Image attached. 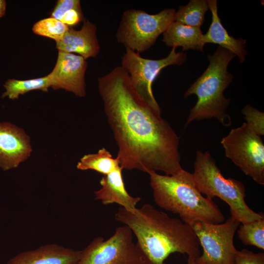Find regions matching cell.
Returning a JSON list of instances; mask_svg holds the SVG:
<instances>
[{
	"label": "cell",
	"mask_w": 264,
	"mask_h": 264,
	"mask_svg": "<svg viewBox=\"0 0 264 264\" xmlns=\"http://www.w3.org/2000/svg\"><path fill=\"white\" fill-rule=\"evenodd\" d=\"M98 88L123 169L172 175L182 169L179 137L161 112L140 96L123 68L99 77Z\"/></svg>",
	"instance_id": "obj_1"
},
{
	"label": "cell",
	"mask_w": 264,
	"mask_h": 264,
	"mask_svg": "<svg viewBox=\"0 0 264 264\" xmlns=\"http://www.w3.org/2000/svg\"><path fill=\"white\" fill-rule=\"evenodd\" d=\"M114 216L136 237L144 264H166V260L174 253L187 254L196 260L200 255L193 227L150 204L132 210L120 207Z\"/></svg>",
	"instance_id": "obj_2"
},
{
	"label": "cell",
	"mask_w": 264,
	"mask_h": 264,
	"mask_svg": "<svg viewBox=\"0 0 264 264\" xmlns=\"http://www.w3.org/2000/svg\"><path fill=\"white\" fill-rule=\"evenodd\" d=\"M148 174L154 200L160 208L178 215L191 226L197 222L218 224L224 221V216L218 206L199 192L192 173L182 168L172 175L154 171Z\"/></svg>",
	"instance_id": "obj_3"
},
{
	"label": "cell",
	"mask_w": 264,
	"mask_h": 264,
	"mask_svg": "<svg viewBox=\"0 0 264 264\" xmlns=\"http://www.w3.org/2000/svg\"><path fill=\"white\" fill-rule=\"evenodd\" d=\"M235 56L220 46L213 54L208 55V66L184 94V98L192 94L198 97L189 112L186 126L194 121L212 118H216L224 127L231 125V118L227 112L230 99L225 98L223 92L233 81V76L227 67Z\"/></svg>",
	"instance_id": "obj_4"
},
{
	"label": "cell",
	"mask_w": 264,
	"mask_h": 264,
	"mask_svg": "<svg viewBox=\"0 0 264 264\" xmlns=\"http://www.w3.org/2000/svg\"><path fill=\"white\" fill-rule=\"evenodd\" d=\"M194 165L192 175L199 192L209 199L217 197L225 202L229 206L231 217L242 224L264 218L263 213L255 212L246 204L243 183L224 177L208 151H198Z\"/></svg>",
	"instance_id": "obj_5"
},
{
	"label": "cell",
	"mask_w": 264,
	"mask_h": 264,
	"mask_svg": "<svg viewBox=\"0 0 264 264\" xmlns=\"http://www.w3.org/2000/svg\"><path fill=\"white\" fill-rule=\"evenodd\" d=\"M176 12L175 9L169 8L152 15L141 10H126L123 14L116 38L126 48L138 53L145 51L175 21Z\"/></svg>",
	"instance_id": "obj_6"
},
{
	"label": "cell",
	"mask_w": 264,
	"mask_h": 264,
	"mask_svg": "<svg viewBox=\"0 0 264 264\" xmlns=\"http://www.w3.org/2000/svg\"><path fill=\"white\" fill-rule=\"evenodd\" d=\"M220 143L225 156L246 176L264 184V144L251 126L244 122L231 130Z\"/></svg>",
	"instance_id": "obj_7"
},
{
	"label": "cell",
	"mask_w": 264,
	"mask_h": 264,
	"mask_svg": "<svg viewBox=\"0 0 264 264\" xmlns=\"http://www.w3.org/2000/svg\"><path fill=\"white\" fill-rule=\"evenodd\" d=\"M77 264H144V262L132 231L124 225L117 227L107 240L94 238L81 250Z\"/></svg>",
	"instance_id": "obj_8"
},
{
	"label": "cell",
	"mask_w": 264,
	"mask_h": 264,
	"mask_svg": "<svg viewBox=\"0 0 264 264\" xmlns=\"http://www.w3.org/2000/svg\"><path fill=\"white\" fill-rule=\"evenodd\" d=\"M240 222L232 217L220 223L197 222L192 225L203 253L198 264H235L234 237Z\"/></svg>",
	"instance_id": "obj_9"
},
{
	"label": "cell",
	"mask_w": 264,
	"mask_h": 264,
	"mask_svg": "<svg viewBox=\"0 0 264 264\" xmlns=\"http://www.w3.org/2000/svg\"><path fill=\"white\" fill-rule=\"evenodd\" d=\"M173 47L169 55L158 60L145 59L139 53L126 48L122 57L121 67L129 74L131 81L140 96L153 108L161 112L155 100L152 85L161 70L171 65H181L186 60V54L176 52Z\"/></svg>",
	"instance_id": "obj_10"
},
{
	"label": "cell",
	"mask_w": 264,
	"mask_h": 264,
	"mask_svg": "<svg viewBox=\"0 0 264 264\" xmlns=\"http://www.w3.org/2000/svg\"><path fill=\"white\" fill-rule=\"evenodd\" d=\"M87 63L83 57L59 51L56 65L49 74L51 87L63 89L83 97L86 94L85 72Z\"/></svg>",
	"instance_id": "obj_11"
},
{
	"label": "cell",
	"mask_w": 264,
	"mask_h": 264,
	"mask_svg": "<svg viewBox=\"0 0 264 264\" xmlns=\"http://www.w3.org/2000/svg\"><path fill=\"white\" fill-rule=\"evenodd\" d=\"M32 152L29 136L23 130L8 122H0V168L18 167Z\"/></svg>",
	"instance_id": "obj_12"
},
{
	"label": "cell",
	"mask_w": 264,
	"mask_h": 264,
	"mask_svg": "<svg viewBox=\"0 0 264 264\" xmlns=\"http://www.w3.org/2000/svg\"><path fill=\"white\" fill-rule=\"evenodd\" d=\"M81 253V250L48 244L20 253L6 264H77Z\"/></svg>",
	"instance_id": "obj_13"
},
{
	"label": "cell",
	"mask_w": 264,
	"mask_h": 264,
	"mask_svg": "<svg viewBox=\"0 0 264 264\" xmlns=\"http://www.w3.org/2000/svg\"><path fill=\"white\" fill-rule=\"evenodd\" d=\"M96 26L85 20L80 30L69 28L62 39L56 42L59 51L76 53L85 59L96 57L100 47L96 35Z\"/></svg>",
	"instance_id": "obj_14"
},
{
	"label": "cell",
	"mask_w": 264,
	"mask_h": 264,
	"mask_svg": "<svg viewBox=\"0 0 264 264\" xmlns=\"http://www.w3.org/2000/svg\"><path fill=\"white\" fill-rule=\"evenodd\" d=\"M122 170L120 166L102 177L100 181L101 188L94 192L95 199L104 205L116 203L126 209H134L141 198L128 193L123 179Z\"/></svg>",
	"instance_id": "obj_15"
},
{
	"label": "cell",
	"mask_w": 264,
	"mask_h": 264,
	"mask_svg": "<svg viewBox=\"0 0 264 264\" xmlns=\"http://www.w3.org/2000/svg\"><path fill=\"white\" fill-rule=\"evenodd\" d=\"M212 14V22L207 32L203 34L202 42L218 44L237 56L241 63L245 59L247 52L245 49L246 40L242 38L235 39L228 33L223 27L218 14L217 0H207Z\"/></svg>",
	"instance_id": "obj_16"
},
{
	"label": "cell",
	"mask_w": 264,
	"mask_h": 264,
	"mask_svg": "<svg viewBox=\"0 0 264 264\" xmlns=\"http://www.w3.org/2000/svg\"><path fill=\"white\" fill-rule=\"evenodd\" d=\"M203 35L199 27L187 26L174 21L163 32L162 41L168 46H181L183 51L194 49L203 52Z\"/></svg>",
	"instance_id": "obj_17"
},
{
	"label": "cell",
	"mask_w": 264,
	"mask_h": 264,
	"mask_svg": "<svg viewBox=\"0 0 264 264\" xmlns=\"http://www.w3.org/2000/svg\"><path fill=\"white\" fill-rule=\"evenodd\" d=\"M119 167L118 159L113 158L105 148L100 149L97 153L84 155L77 165L79 170H91L104 176L110 174Z\"/></svg>",
	"instance_id": "obj_18"
},
{
	"label": "cell",
	"mask_w": 264,
	"mask_h": 264,
	"mask_svg": "<svg viewBox=\"0 0 264 264\" xmlns=\"http://www.w3.org/2000/svg\"><path fill=\"white\" fill-rule=\"evenodd\" d=\"M51 79L49 75L45 76L25 80L9 79L3 86L5 91L3 93L2 98L8 97L11 100L18 99L23 95L33 90H41L47 92L51 87Z\"/></svg>",
	"instance_id": "obj_19"
},
{
	"label": "cell",
	"mask_w": 264,
	"mask_h": 264,
	"mask_svg": "<svg viewBox=\"0 0 264 264\" xmlns=\"http://www.w3.org/2000/svg\"><path fill=\"white\" fill-rule=\"evenodd\" d=\"M208 10L207 0H190L186 5L179 7L175 13V21L187 26L200 27Z\"/></svg>",
	"instance_id": "obj_20"
},
{
	"label": "cell",
	"mask_w": 264,
	"mask_h": 264,
	"mask_svg": "<svg viewBox=\"0 0 264 264\" xmlns=\"http://www.w3.org/2000/svg\"><path fill=\"white\" fill-rule=\"evenodd\" d=\"M237 233L242 242L264 249V218L239 225Z\"/></svg>",
	"instance_id": "obj_21"
},
{
	"label": "cell",
	"mask_w": 264,
	"mask_h": 264,
	"mask_svg": "<svg viewBox=\"0 0 264 264\" xmlns=\"http://www.w3.org/2000/svg\"><path fill=\"white\" fill-rule=\"evenodd\" d=\"M69 28L60 21L49 17L36 22L32 27V31L37 35L51 38L57 42L62 39Z\"/></svg>",
	"instance_id": "obj_22"
},
{
	"label": "cell",
	"mask_w": 264,
	"mask_h": 264,
	"mask_svg": "<svg viewBox=\"0 0 264 264\" xmlns=\"http://www.w3.org/2000/svg\"><path fill=\"white\" fill-rule=\"evenodd\" d=\"M246 122L249 124L254 132L259 136L264 135V113L251 105L247 104L242 110Z\"/></svg>",
	"instance_id": "obj_23"
},
{
	"label": "cell",
	"mask_w": 264,
	"mask_h": 264,
	"mask_svg": "<svg viewBox=\"0 0 264 264\" xmlns=\"http://www.w3.org/2000/svg\"><path fill=\"white\" fill-rule=\"evenodd\" d=\"M235 264H264V253H254L246 249L237 250Z\"/></svg>",
	"instance_id": "obj_24"
},
{
	"label": "cell",
	"mask_w": 264,
	"mask_h": 264,
	"mask_svg": "<svg viewBox=\"0 0 264 264\" xmlns=\"http://www.w3.org/2000/svg\"><path fill=\"white\" fill-rule=\"evenodd\" d=\"M71 9L81 10L80 1L79 0H59L51 13V17L60 20L65 14Z\"/></svg>",
	"instance_id": "obj_25"
},
{
	"label": "cell",
	"mask_w": 264,
	"mask_h": 264,
	"mask_svg": "<svg viewBox=\"0 0 264 264\" xmlns=\"http://www.w3.org/2000/svg\"><path fill=\"white\" fill-rule=\"evenodd\" d=\"M82 11L71 9L66 12L60 20L67 26H73L82 21H85Z\"/></svg>",
	"instance_id": "obj_26"
},
{
	"label": "cell",
	"mask_w": 264,
	"mask_h": 264,
	"mask_svg": "<svg viewBox=\"0 0 264 264\" xmlns=\"http://www.w3.org/2000/svg\"><path fill=\"white\" fill-rule=\"evenodd\" d=\"M6 10V1L0 0V19L5 15Z\"/></svg>",
	"instance_id": "obj_27"
},
{
	"label": "cell",
	"mask_w": 264,
	"mask_h": 264,
	"mask_svg": "<svg viewBox=\"0 0 264 264\" xmlns=\"http://www.w3.org/2000/svg\"><path fill=\"white\" fill-rule=\"evenodd\" d=\"M187 264H198L195 259L191 257L188 256L187 259Z\"/></svg>",
	"instance_id": "obj_28"
}]
</instances>
